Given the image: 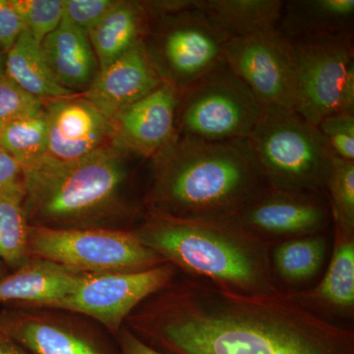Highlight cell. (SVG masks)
<instances>
[{"label": "cell", "mask_w": 354, "mask_h": 354, "mask_svg": "<svg viewBox=\"0 0 354 354\" xmlns=\"http://www.w3.org/2000/svg\"><path fill=\"white\" fill-rule=\"evenodd\" d=\"M127 325L171 354H354V330L317 313L295 290L241 292L179 272Z\"/></svg>", "instance_id": "obj_1"}, {"label": "cell", "mask_w": 354, "mask_h": 354, "mask_svg": "<svg viewBox=\"0 0 354 354\" xmlns=\"http://www.w3.org/2000/svg\"><path fill=\"white\" fill-rule=\"evenodd\" d=\"M153 162L148 212L172 218H232L268 186L248 139L213 142L177 135Z\"/></svg>", "instance_id": "obj_2"}, {"label": "cell", "mask_w": 354, "mask_h": 354, "mask_svg": "<svg viewBox=\"0 0 354 354\" xmlns=\"http://www.w3.org/2000/svg\"><path fill=\"white\" fill-rule=\"evenodd\" d=\"M133 234L183 274L241 292L281 288L271 263V244L234 218L186 220L148 212Z\"/></svg>", "instance_id": "obj_3"}, {"label": "cell", "mask_w": 354, "mask_h": 354, "mask_svg": "<svg viewBox=\"0 0 354 354\" xmlns=\"http://www.w3.org/2000/svg\"><path fill=\"white\" fill-rule=\"evenodd\" d=\"M127 151L114 144L73 162L48 156L23 167L30 225L55 230L120 228L130 209L122 191Z\"/></svg>", "instance_id": "obj_4"}, {"label": "cell", "mask_w": 354, "mask_h": 354, "mask_svg": "<svg viewBox=\"0 0 354 354\" xmlns=\"http://www.w3.org/2000/svg\"><path fill=\"white\" fill-rule=\"evenodd\" d=\"M248 140L269 187L327 194L335 153L295 109L265 108Z\"/></svg>", "instance_id": "obj_5"}, {"label": "cell", "mask_w": 354, "mask_h": 354, "mask_svg": "<svg viewBox=\"0 0 354 354\" xmlns=\"http://www.w3.org/2000/svg\"><path fill=\"white\" fill-rule=\"evenodd\" d=\"M264 108L225 58L179 91L176 132L213 142L248 139Z\"/></svg>", "instance_id": "obj_6"}, {"label": "cell", "mask_w": 354, "mask_h": 354, "mask_svg": "<svg viewBox=\"0 0 354 354\" xmlns=\"http://www.w3.org/2000/svg\"><path fill=\"white\" fill-rule=\"evenodd\" d=\"M32 257L84 274L141 272L167 263L125 228L55 230L30 227Z\"/></svg>", "instance_id": "obj_7"}, {"label": "cell", "mask_w": 354, "mask_h": 354, "mask_svg": "<svg viewBox=\"0 0 354 354\" xmlns=\"http://www.w3.org/2000/svg\"><path fill=\"white\" fill-rule=\"evenodd\" d=\"M297 65L295 109L311 124L354 111V36L290 44Z\"/></svg>", "instance_id": "obj_8"}, {"label": "cell", "mask_w": 354, "mask_h": 354, "mask_svg": "<svg viewBox=\"0 0 354 354\" xmlns=\"http://www.w3.org/2000/svg\"><path fill=\"white\" fill-rule=\"evenodd\" d=\"M155 21L144 46L153 69L164 82L183 90L223 59L225 38L197 6Z\"/></svg>", "instance_id": "obj_9"}, {"label": "cell", "mask_w": 354, "mask_h": 354, "mask_svg": "<svg viewBox=\"0 0 354 354\" xmlns=\"http://www.w3.org/2000/svg\"><path fill=\"white\" fill-rule=\"evenodd\" d=\"M178 272L174 265L165 263L141 272L88 274L73 292L44 308L94 319L115 339L128 316L171 283Z\"/></svg>", "instance_id": "obj_10"}, {"label": "cell", "mask_w": 354, "mask_h": 354, "mask_svg": "<svg viewBox=\"0 0 354 354\" xmlns=\"http://www.w3.org/2000/svg\"><path fill=\"white\" fill-rule=\"evenodd\" d=\"M223 58L263 108H295V53L277 30L227 41Z\"/></svg>", "instance_id": "obj_11"}, {"label": "cell", "mask_w": 354, "mask_h": 354, "mask_svg": "<svg viewBox=\"0 0 354 354\" xmlns=\"http://www.w3.org/2000/svg\"><path fill=\"white\" fill-rule=\"evenodd\" d=\"M232 218L272 246L288 239L326 234L332 225L326 193L269 186L249 200Z\"/></svg>", "instance_id": "obj_12"}, {"label": "cell", "mask_w": 354, "mask_h": 354, "mask_svg": "<svg viewBox=\"0 0 354 354\" xmlns=\"http://www.w3.org/2000/svg\"><path fill=\"white\" fill-rule=\"evenodd\" d=\"M0 327L30 354H120L118 346L97 330L50 309H1Z\"/></svg>", "instance_id": "obj_13"}, {"label": "cell", "mask_w": 354, "mask_h": 354, "mask_svg": "<svg viewBox=\"0 0 354 354\" xmlns=\"http://www.w3.org/2000/svg\"><path fill=\"white\" fill-rule=\"evenodd\" d=\"M179 91L162 82L113 120V144L139 157L153 158L176 138Z\"/></svg>", "instance_id": "obj_14"}, {"label": "cell", "mask_w": 354, "mask_h": 354, "mask_svg": "<svg viewBox=\"0 0 354 354\" xmlns=\"http://www.w3.org/2000/svg\"><path fill=\"white\" fill-rule=\"evenodd\" d=\"M48 123V157L73 162L113 143V121L86 99L51 100L44 108Z\"/></svg>", "instance_id": "obj_15"}, {"label": "cell", "mask_w": 354, "mask_h": 354, "mask_svg": "<svg viewBox=\"0 0 354 354\" xmlns=\"http://www.w3.org/2000/svg\"><path fill=\"white\" fill-rule=\"evenodd\" d=\"M164 81L153 69L144 41L100 70L84 99L113 121L123 109L138 102Z\"/></svg>", "instance_id": "obj_16"}, {"label": "cell", "mask_w": 354, "mask_h": 354, "mask_svg": "<svg viewBox=\"0 0 354 354\" xmlns=\"http://www.w3.org/2000/svg\"><path fill=\"white\" fill-rule=\"evenodd\" d=\"M87 276L53 261L32 257L0 278V304L44 308L73 292Z\"/></svg>", "instance_id": "obj_17"}, {"label": "cell", "mask_w": 354, "mask_h": 354, "mask_svg": "<svg viewBox=\"0 0 354 354\" xmlns=\"http://www.w3.org/2000/svg\"><path fill=\"white\" fill-rule=\"evenodd\" d=\"M277 31L290 44L354 36V0L283 1Z\"/></svg>", "instance_id": "obj_18"}, {"label": "cell", "mask_w": 354, "mask_h": 354, "mask_svg": "<svg viewBox=\"0 0 354 354\" xmlns=\"http://www.w3.org/2000/svg\"><path fill=\"white\" fill-rule=\"evenodd\" d=\"M295 292L309 308L326 318H353L354 232L334 228V247L325 276L312 290Z\"/></svg>", "instance_id": "obj_19"}, {"label": "cell", "mask_w": 354, "mask_h": 354, "mask_svg": "<svg viewBox=\"0 0 354 354\" xmlns=\"http://www.w3.org/2000/svg\"><path fill=\"white\" fill-rule=\"evenodd\" d=\"M41 46L51 73L60 86L71 92L87 90L99 73L88 32L65 17Z\"/></svg>", "instance_id": "obj_20"}, {"label": "cell", "mask_w": 354, "mask_h": 354, "mask_svg": "<svg viewBox=\"0 0 354 354\" xmlns=\"http://www.w3.org/2000/svg\"><path fill=\"white\" fill-rule=\"evenodd\" d=\"M149 25L148 14L141 2H116L101 22L88 32L99 69L106 68L144 41Z\"/></svg>", "instance_id": "obj_21"}, {"label": "cell", "mask_w": 354, "mask_h": 354, "mask_svg": "<svg viewBox=\"0 0 354 354\" xmlns=\"http://www.w3.org/2000/svg\"><path fill=\"white\" fill-rule=\"evenodd\" d=\"M283 0H199V9L225 41L277 30Z\"/></svg>", "instance_id": "obj_22"}, {"label": "cell", "mask_w": 354, "mask_h": 354, "mask_svg": "<svg viewBox=\"0 0 354 354\" xmlns=\"http://www.w3.org/2000/svg\"><path fill=\"white\" fill-rule=\"evenodd\" d=\"M6 74L23 90L41 101L75 95L58 84L46 64L41 44L27 29L6 53Z\"/></svg>", "instance_id": "obj_23"}, {"label": "cell", "mask_w": 354, "mask_h": 354, "mask_svg": "<svg viewBox=\"0 0 354 354\" xmlns=\"http://www.w3.org/2000/svg\"><path fill=\"white\" fill-rule=\"evenodd\" d=\"M326 234L288 239L274 244L271 263L279 285L285 290L302 286L315 278L328 253Z\"/></svg>", "instance_id": "obj_24"}, {"label": "cell", "mask_w": 354, "mask_h": 354, "mask_svg": "<svg viewBox=\"0 0 354 354\" xmlns=\"http://www.w3.org/2000/svg\"><path fill=\"white\" fill-rule=\"evenodd\" d=\"M24 188L0 192V262L11 271L31 259Z\"/></svg>", "instance_id": "obj_25"}, {"label": "cell", "mask_w": 354, "mask_h": 354, "mask_svg": "<svg viewBox=\"0 0 354 354\" xmlns=\"http://www.w3.org/2000/svg\"><path fill=\"white\" fill-rule=\"evenodd\" d=\"M0 148L23 167L48 156V123L44 109L0 128Z\"/></svg>", "instance_id": "obj_26"}, {"label": "cell", "mask_w": 354, "mask_h": 354, "mask_svg": "<svg viewBox=\"0 0 354 354\" xmlns=\"http://www.w3.org/2000/svg\"><path fill=\"white\" fill-rule=\"evenodd\" d=\"M327 197L333 228L354 232V162L335 157Z\"/></svg>", "instance_id": "obj_27"}, {"label": "cell", "mask_w": 354, "mask_h": 354, "mask_svg": "<svg viewBox=\"0 0 354 354\" xmlns=\"http://www.w3.org/2000/svg\"><path fill=\"white\" fill-rule=\"evenodd\" d=\"M13 3L25 29L39 44L57 29L64 17V0H13Z\"/></svg>", "instance_id": "obj_28"}, {"label": "cell", "mask_w": 354, "mask_h": 354, "mask_svg": "<svg viewBox=\"0 0 354 354\" xmlns=\"http://www.w3.org/2000/svg\"><path fill=\"white\" fill-rule=\"evenodd\" d=\"M44 109L41 100L26 92L6 74L0 78V128Z\"/></svg>", "instance_id": "obj_29"}, {"label": "cell", "mask_w": 354, "mask_h": 354, "mask_svg": "<svg viewBox=\"0 0 354 354\" xmlns=\"http://www.w3.org/2000/svg\"><path fill=\"white\" fill-rule=\"evenodd\" d=\"M335 157L354 162V111L330 114L318 127Z\"/></svg>", "instance_id": "obj_30"}, {"label": "cell", "mask_w": 354, "mask_h": 354, "mask_svg": "<svg viewBox=\"0 0 354 354\" xmlns=\"http://www.w3.org/2000/svg\"><path fill=\"white\" fill-rule=\"evenodd\" d=\"M116 2L114 0H64V17L88 32L101 22Z\"/></svg>", "instance_id": "obj_31"}, {"label": "cell", "mask_w": 354, "mask_h": 354, "mask_svg": "<svg viewBox=\"0 0 354 354\" xmlns=\"http://www.w3.org/2000/svg\"><path fill=\"white\" fill-rule=\"evenodd\" d=\"M25 30L13 0H0V51L8 53Z\"/></svg>", "instance_id": "obj_32"}, {"label": "cell", "mask_w": 354, "mask_h": 354, "mask_svg": "<svg viewBox=\"0 0 354 354\" xmlns=\"http://www.w3.org/2000/svg\"><path fill=\"white\" fill-rule=\"evenodd\" d=\"M23 165L0 148V192L24 188Z\"/></svg>", "instance_id": "obj_33"}, {"label": "cell", "mask_w": 354, "mask_h": 354, "mask_svg": "<svg viewBox=\"0 0 354 354\" xmlns=\"http://www.w3.org/2000/svg\"><path fill=\"white\" fill-rule=\"evenodd\" d=\"M115 339L120 354H171L153 348L135 335L127 325H123Z\"/></svg>", "instance_id": "obj_34"}, {"label": "cell", "mask_w": 354, "mask_h": 354, "mask_svg": "<svg viewBox=\"0 0 354 354\" xmlns=\"http://www.w3.org/2000/svg\"><path fill=\"white\" fill-rule=\"evenodd\" d=\"M0 354H30L0 327Z\"/></svg>", "instance_id": "obj_35"}, {"label": "cell", "mask_w": 354, "mask_h": 354, "mask_svg": "<svg viewBox=\"0 0 354 354\" xmlns=\"http://www.w3.org/2000/svg\"><path fill=\"white\" fill-rule=\"evenodd\" d=\"M6 53L0 51V78L6 75Z\"/></svg>", "instance_id": "obj_36"}, {"label": "cell", "mask_w": 354, "mask_h": 354, "mask_svg": "<svg viewBox=\"0 0 354 354\" xmlns=\"http://www.w3.org/2000/svg\"><path fill=\"white\" fill-rule=\"evenodd\" d=\"M6 274H8V272H7V268L0 262V278L6 276Z\"/></svg>", "instance_id": "obj_37"}]
</instances>
